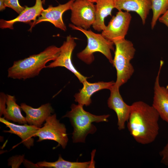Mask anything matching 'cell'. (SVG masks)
I'll return each mask as SVG.
<instances>
[{"mask_svg":"<svg viewBox=\"0 0 168 168\" xmlns=\"http://www.w3.org/2000/svg\"><path fill=\"white\" fill-rule=\"evenodd\" d=\"M127 121V127L130 134L138 143L147 144L155 141L159 133L160 117L156 110L141 101L131 105Z\"/></svg>","mask_w":168,"mask_h":168,"instance_id":"obj_1","label":"cell"},{"mask_svg":"<svg viewBox=\"0 0 168 168\" xmlns=\"http://www.w3.org/2000/svg\"><path fill=\"white\" fill-rule=\"evenodd\" d=\"M60 52V47L55 45L47 47L37 54L14 62L8 69V77L25 80L38 76L49 61H54Z\"/></svg>","mask_w":168,"mask_h":168,"instance_id":"obj_2","label":"cell"},{"mask_svg":"<svg viewBox=\"0 0 168 168\" xmlns=\"http://www.w3.org/2000/svg\"><path fill=\"white\" fill-rule=\"evenodd\" d=\"M83 106L79 104H72L71 110L63 117L68 118L73 127L72 138L74 143L85 142L87 135L93 134L97 130L92 123L108 122L110 116L108 114L100 115L92 114L85 111Z\"/></svg>","mask_w":168,"mask_h":168,"instance_id":"obj_3","label":"cell"},{"mask_svg":"<svg viewBox=\"0 0 168 168\" xmlns=\"http://www.w3.org/2000/svg\"><path fill=\"white\" fill-rule=\"evenodd\" d=\"M115 46L113 65L117 72L114 85L119 88L130 78L134 71L131 60L133 58L135 49L132 42L125 39L114 43Z\"/></svg>","mask_w":168,"mask_h":168,"instance_id":"obj_4","label":"cell"},{"mask_svg":"<svg viewBox=\"0 0 168 168\" xmlns=\"http://www.w3.org/2000/svg\"><path fill=\"white\" fill-rule=\"evenodd\" d=\"M69 26L72 29L81 31L87 38V44L86 47L77 54L79 59L86 64H90L94 60V53L99 52L103 54L111 64H113V59L111 53V51L114 50L113 42L105 39L101 34L84 29L71 24H69Z\"/></svg>","mask_w":168,"mask_h":168,"instance_id":"obj_5","label":"cell"},{"mask_svg":"<svg viewBox=\"0 0 168 168\" xmlns=\"http://www.w3.org/2000/svg\"><path fill=\"white\" fill-rule=\"evenodd\" d=\"M45 121L43 126L39 128L35 135L38 138L37 142L53 140L64 149L68 140L65 125L60 122L55 114L49 116Z\"/></svg>","mask_w":168,"mask_h":168,"instance_id":"obj_6","label":"cell"},{"mask_svg":"<svg viewBox=\"0 0 168 168\" xmlns=\"http://www.w3.org/2000/svg\"><path fill=\"white\" fill-rule=\"evenodd\" d=\"M132 19L130 14L128 12L118 11L113 16L101 35L107 40L114 43L125 38L129 27Z\"/></svg>","mask_w":168,"mask_h":168,"instance_id":"obj_7","label":"cell"},{"mask_svg":"<svg viewBox=\"0 0 168 168\" xmlns=\"http://www.w3.org/2000/svg\"><path fill=\"white\" fill-rule=\"evenodd\" d=\"M70 20L74 26L87 30L92 26L96 19V6L84 0H76L71 9Z\"/></svg>","mask_w":168,"mask_h":168,"instance_id":"obj_8","label":"cell"},{"mask_svg":"<svg viewBox=\"0 0 168 168\" xmlns=\"http://www.w3.org/2000/svg\"><path fill=\"white\" fill-rule=\"evenodd\" d=\"M77 38L69 35L68 36L60 47V52L56 59L46 66V68L64 67L73 73L81 83L87 80L88 77L80 73L75 68L72 61V55L76 46L75 40Z\"/></svg>","mask_w":168,"mask_h":168,"instance_id":"obj_9","label":"cell"},{"mask_svg":"<svg viewBox=\"0 0 168 168\" xmlns=\"http://www.w3.org/2000/svg\"><path fill=\"white\" fill-rule=\"evenodd\" d=\"M76 0H70L63 4H59L55 7L49 5L46 9L42 12L40 15L34 22L31 24L30 30L35 25L42 22H49L54 26L61 30L65 31L67 27L62 18L63 14L66 11L71 9L72 5Z\"/></svg>","mask_w":168,"mask_h":168,"instance_id":"obj_10","label":"cell"},{"mask_svg":"<svg viewBox=\"0 0 168 168\" xmlns=\"http://www.w3.org/2000/svg\"><path fill=\"white\" fill-rule=\"evenodd\" d=\"M119 88L114 84L110 89V95L107 100V105L110 109L116 113L118 119V128L121 130L125 128V123L128 119L131 106L123 100Z\"/></svg>","mask_w":168,"mask_h":168,"instance_id":"obj_11","label":"cell"},{"mask_svg":"<svg viewBox=\"0 0 168 168\" xmlns=\"http://www.w3.org/2000/svg\"><path fill=\"white\" fill-rule=\"evenodd\" d=\"M164 62L160 61L154 87V96L152 106L158 113L160 117L168 123V88L161 86L159 83V77Z\"/></svg>","mask_w":168,"mask_h":168,"instance_id":"obj_12","label":"cell"},{"mask_svg":"<svg viewBox=\"0 0 168 168\" xmlns=\"http://www.w3.org/2000/svg\"><path fill=\"white\" fill-rule=\"evenodd\" d=\"M1 122L5 124L9 128V130L4 132L14 134L17 135L22 140V142L27 148L30 149L34 145V139L36 133L39 128L26 124L21 125L9 122L4 117L0 118Z\"/></svg>","mask_w":168,"mask_h":168,"instance_id":"obj_13","label":"cell"},{"mask_svg":"<svg viewBox=\"0 0 168 168\" xmlns=\"http://www.w3.org/2000/svg\"><path fill=\"white\" fill-rule=\"evenodd\" d=\"M20 106L26 114L27 123L39 128L41 127L44 122L54 112L49 103L43 104L37 108H33L25 103H21Z\"/></svg>","mask_w":168,"mask_h":168,"instance_id":"obj_14","label":"cell"},{"mask_svg":"<svg viewBox=\"0 0 168 168\" xmlns=\"http://www.w3.org/2000/svg\"><path fill=\"white\" fill-rule=\"evenodd\" d=\"M115 83V82L113 81L92 83L86 80L82 83L83 86L79 90V92L74 95L75 101L83 106H89L91 103V97L93 94L103 89L110 90Z\"/></svg>","mask_w":168,"mask_h":168,"instance_id":"obj_15","label":"cell"},{"mask_svg":"<svg viewBox=\"0 0 168 168\" xmlns=\"http://www.w3.org/2000/svg\"><path fill=\"white\" fill-rule=\"evenodd\" d=\"M41 0H36L34 6L29 7L25 6L24 9L16 18L12 20L7 21L3 19L0 20V27L2 29H13V25L17 22L31 23L35 22L38 17H39L44 10Z\"/></svg>","mask_w":168,"mask_h":168,"instance_id":"obj_16","label":"cell"},{"mask_svg":"<svg viewBox=\"0 0 168 168\" xmlns=\"http://www.w3.org/2000/svg\"><path fill=\"white\" fill-rule=\"evenodd\" d=\"M114 8L118 11L134 12L141 18L143 25L145 23L150 10L151 9V0H114Z\"/></svg>","mask_w":168,"mask_h":168,"instance_id":"obj_17","label":"cell"},{"mask_svg":"<svg viewBox=\"0 0 168 168\" xmlns=\"http://www.w3.org/2000/svg\"><path fill=\"white\" fill-rule=\"evenodd\" d=\"M96 3V19L92 26L95 30L100 32L105 28V19L109 15L111 16L114 4V0H98Z\"/></svg>","mask_w":168,"mask_h":168,"instance_id":"obj_18","label":"cell"},{"mask_svg":"<svg viewBox=\"0 0 168 168\" xmlns=\"http://www.w3.org/2000/svg\"><path fill=\"white\" fill-rule=\"evenodd\" d=\"M14 96L7 95V107L3 114L4 118L7 120H11L19 124H24L27 123L25 117L21 113V106L16 103Z\"/></svg>","mask_w":168,"mask_h":168,"instance_id":"obj_19","label":"cell"},{"mask_svg":"<svg viewBox=\"0 0 168 168\" xmlns=\"http://www.w3.org/2000/svg\"><path fill=\"white\" fill-rule=\"evenodd\" d=\"M90 161L79 162H71L63 159L61 155L59 156L58 160L53 162L45 161L37 162L36 165L37 167L54 168H88L94 166L91 164Z\"/></svg>","mask_w":168,"mask_h":168,"instance_id":"obj_20","label":"cell"},{"mask_svg":"<svg viewBox=\"0 0 168 168\" xmlns=\"http://www.w3.org/2000/svg\"><path fill=\"white\" fill-rule=\"evenodd\" d=\"M153 16L151 22L152 29L154 28L159 18L168 9V0H151Z\"/></svg>","mask_w":168,"mask_h":168,"instance_id":"obj_21","label":"cell"},{"mask_svg":"<svg viewBox=\"0 0 168 168\" xmlns=\"http://www.w3.org/2000/svg\"><path fill=\"white\" fill-rule=\"evenodd\" d=\"M5 7L10 8L18 14H20L25 9V7L21 6L18 0H4Z\"/></svg>","mask_w":168,"mask_h":168,"instance_id":"obj_22","label":"cell"},{"mask_svg":"<svg viewBox=\"0 0 168 168\" xmlns=\"http://www.w3.org/2000/svg\"><path fill=\"white\" fill-rule=\"evenodd\" d=\"M159 154L161 157V162L168 166V138L166 144Z\"/></svg>","mask_w":168,"mask_h":168,"instance_id":"obj_23","label":"cell"},{"mask_svg":"<svg viewBox=\"0 0 168 168\" xmlns=\"http://www.w3.org/2000/svg\"><path fill=\"white\" fill-rule=\"evenodd\" d=\"M7 95L3 92H1L0 94V115L2 116L6 109L5 104H6Z\"/></svg>","mask_w":168,"mask_h":168,"instance_id":"obj_24","label":"cell"},{"mask_svg":"<svg viewBox=\"0 0 168 168\" xmlns=\"http://www.w3.org/2000/svg\"><path fill=\"white\" fill-rule=\"evenodd\" d=\"M158 20L168 28V9L165 13L159 18Z\"/></svg>","mask_w":168,"mask_h":168,"instance_id":"obj_25","label":"cell"},{"mask_svg":"<svg viewBox=\"0 0 168 168\" xmlns=\"http://www.w3.org/2000/svg\"><path fill=\"white\" fill-rule=\"evenodd\" d=\"M92 3L96 2L98 0H84Z\"/></svg>","mask_w":168,"mask_h":168,"instance_id":"obj_26","label":"cell"},{"mask_svg":"<svg viewBox=\"0 0 168 168\" xmlns=\"http://www.w3.org/2000/svg\"><path fill=\"white\" fill-rule=\"evenodd\" d=\"M45 1V0H42V2H43V3H44H44Z\"/></svg>","mask_w":168,"mask_h":168,"instance_id":"obj_27","label":"cell"}]
</instances>
